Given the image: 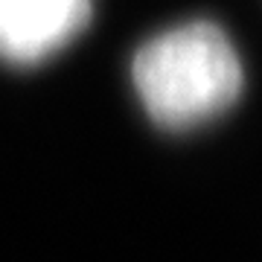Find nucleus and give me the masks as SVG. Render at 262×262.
Masks as SVG:
<instances>
[{
	"label": "nucleus",
	"mask_w": 262,
	"mask_h": 262,
	"mask_svg": "<svg viewBox=\"0 0 262 262\" xmlns=\"http://www.w3.org/2000/svg\"><path fill=\"white\" fill-rule=\"evenodd\" d=\"M143 108L163 128H195L225 114L245 84L242 58L213 20H187L151 35L131 61Z\"/></svg>",
	"instance_id": "f257e3e1"
},
{
	"label": "nucleus",
	"mask_w": 262,
	"mask_h": 262,
	"mask_svg": "<svg viewBox=\"0 0 262 262\" xmlns=\"http://www.w3.org/2000/svg\"><path fill=\"white\" fill-rule=\"evenodd\" d=\"M94 0H0V58L41 64L82 35Z\"/></svg>",
	"instance_id": "f03ea898"
}]
</instances>
